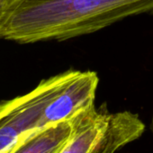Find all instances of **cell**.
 <instances>
[{"label": "cell", "instance_id": "obj_1", "mask_svg": "<svg viewBox=\"0 0 153 153\" xmlns=\"http://www.w3.org/2000/svg\"><path fill=\"white\" fill-rule=\"evenodd\" d=\"M152 12L153 0H16L0 13V40L64 41Z\"/></svg>", "mask_w": 153, "mask_h": 153}, {"label": "cell", "instance_id": "obj_2", "mask_svg": "<svg viewBox=\"0 0 153 153\" xmlns=\"http://www.w3.org/2000/svg\"><path fill=\"white\" fill-rule=\"evenodd\" d=\"M144 130L137 114L109 113L93 105L86 109L74 135L58 153H116L139 139Z\"/></svg>", "mask_w": 153, "mask_h": 153}, {"label": "cell", "instance_id": "obj_3", "mask_svg": "<svg viewBox=\"0 0 153 153\" xmlns=\"http://www.w3.org/2000/svg\"><path fill=\"white\" fill-rule=\"evenodd\" d=\"M68 76V70L42 80L31 92L0 102V153H14L45 128L44 113Z\"/></svg>", "mask_w": 153, "mask_h": 153}, {"label": "cell", "instance_id": "obj_4", "mask_svg": "<svg viewBox=\"0 0 153 153\" xmlns=\"http://www.w3.org/2000/svg\"><path fill=\"white\" fill-rule=\"evenodd\" d=\"M86 109L69 119L49 125L33 133L14 153H58L74 135Z\"/></svg>", "mask_w": 153, "mask_h": 153}, {"label": "cell", "instance_id": "obj_5", "mask_svg": "<svg viewBox=\"0 0 153 153\" xmlns=\"http://www.w3.org/2000/svg\"><path fill=\"white\" fill-rule=\"evenodd\" d=\"M16 0H0V13L6 11L9 8Z\"/></svg>", "mask_w": 153, "mask_h": 153}, {"label": "cell", "instance_id": "obj_6", "mask_svg": "<svg viewBox=\"0 0 153 153\" xmlns=\"http://www.w3.org/2000/svg\"><path fill=\"white\" fill-rule=\"evenodd\" d=\"M150 129H151V131L153 133V115H152V119H151V123H150Z\"/></svg>", "mask_w": 153, "mask_h": 153}]
</instances>
